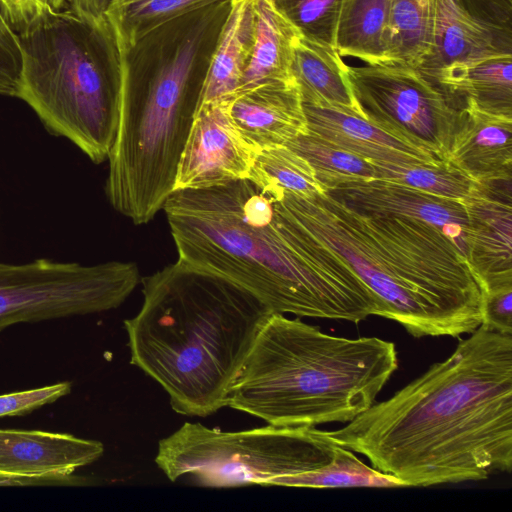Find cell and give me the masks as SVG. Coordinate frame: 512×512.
Here are the masks:
<instances>
[{
  "instance_id": "1",
  "label": "cell",
  "mask_w": 512,
  "mask_h": 512,
  "mask_svg": "<svg viewBox=\"0 0 512 512\" xmlns=\"http://www.w3.org/2000/svg\"><path fill=\"white\" fill-rule=\"evenodd\" d=\"M327 432L406 487L511 472L512 335L480 326L446 360Z\"/></svg>"
},
{
  "instance_id": "2",
  "label": "cell",
  "mask_w": 512,
  "mask_h": 512,
  "mask_svg": "<svg viewBox=\"0 0 512 512\" xmlns=\"http://www.w3.org/2000/svg\"><path fill=\"white\" fill-rule=\"evenodd\" d=\"M163 210L179 260L235 281L273 313L353 323L382 316L378 298L280 193L245 178L176 190Z\"/></svg>"
},
{
  "instance_id": "3",
  "label": "cell",
  "mask_w": 512,
  "mask_h": 512,
  "mask_svg": "<svg viewBox=\"0 0 512 512\" xmlns=\"http://www.w3.org/2000/svg\"><path fill=\"white\" fill-rule=\"evenodd\" d=\"M231 1L170 20L121 53L120 119L105 193L135 225L150 222L174 192L178 162Z\"/></svg>"
},
{
  "instance_id": "4",
  "label": "cell",
  "mask_w": 512,
  "mask_h": 512,
  "mask_svg": "<svg viewBox=\"0 0 512 512\" xmlns=\"http://www.w3.org/2000/svg\"><path fill=\"white\" fill-rule=\"evenodd\" d=\"M140 282L142 307L124 320L130 363L178 414L206 417L227 406L272 310L235 281L179 259Z\"/></svg>"
},
{
  "instance_id": "5",
  "label": "cell",
  "mask_w": 512,
  "mask_h": 512,
  "mask_svg": "<svg viewBox=\"0 0 512 512\" xmlns=\"http://www.w3.org/2000/svg\"><path fill=\"white\" fill-rule=\"evenodd\" d=\"M282 200L378 298L382 317L416 338L459 337L482 324L483 290L456 243L412 217L355 210L325 192Z\"/></svg>"
},
{
  "instance_id": "6",
  "label": "cell",
  "mask_w": 512,
  "mask_h": 512,
  "mask_svg": "<svg viewBox=\"0 0 512 512\" xmlns=\"http://www.w3.org/2000/svg\"><path fill=\"white\" fill-rule=\"evenodd\" d=\"M397 368L393 342L332 336L272 313L227 406L274 426L348 423L375 403Z\"/></svg>"
},
{
  "instance_id": "7",
  "label": "cell",
  "mask_w": 512,
  "mask_h": 512,
  "mask_svg": "<svg viewBox=\"0 0 512 512\" xmlns=\"http://www.w3.org/2000/svg\"><path fill=\"white\" fill-rule=\"evenodd\" d=\"M17 34V97L50 133L73 142L95 164L107 160L122 92V57L107 19L93 23L71 10L50 11Z\"/></svg>"
},
{
  "instance_id": "8",
  "label": "cell",
  "mask_w": 512,
  "mask_h": 512,
  "mask_svg": "<svg viewBox=\"0 0 512 512\" xmlns=\"http://www.w3.org/2000/svg\"><path fill=\"white\" fill-rule=\"evenodd\" d=\"M337 446L316 427L268 424L227 432L185 423L160 440L155 462L173 482L188 475L206 487L270 486L275 478L326 465Z\"/></svg>"
},
{
  "instance_id": "9",
  "label": "cell",
  "mask_w": 512,
  "mask_h": 512,
  "mask_svg": "<svg viewBox=\"0 0 512 512\" xmlns=\"http://www.w3.org/2000/svg\"><path fill=\"white\" fill-rule=\"evenodd\" d=\"M140 280L133 262L85 266L38 259L21 265L0 263V332L17 323L117 308Z\"/></svg>"
},
{
  "instance_id": "10",
  "label": "cell",
  "mask_w": 512,
  "mask_h": 512,
  "mask_svg": "<svg viewBox=\"0 0 512 512\" xmlns=\"http://www.w3.org/2000/svg\"><path fill=\"white\" fill-rule=\"evenodd\" d=\"M347 77L361 116L448 162L464 106L407 66H347Z\"/></svg>"
},
{
  "instance_id": "11",
  "label": "cell",
  "mask_w": 512,
  "mask_h": 512,
  "mask_svg": "<svg viewBox=\"0 0 512 512\" xmlns=\"http://www.w3.org/2000/svg\"><path fill=\"white\" fill-rule=\"evenodd\" d=\"M433 43L417 69L430 81L443 69L512 55V0H432Z\"/></svg>"
},
{
  "instance_id": "12",
  "label": "cell",
  "mask_w": 512,
  "mask_h": 512,
  "mask_svg": "<svg viewBox=\"0 0 512 512\" xmlns=\"http://www.w3.org/2000/svg\"><path fill=\"white\" fill-rule=\"evenodd\" d=\"M257 153L232 121L228 101L203 104L179 159L174 191L248 178Z\"/></svg>"
},
{
  "instance_id": "13",
  "label": "cell",
  "mask_w": 512,
  "mask_h": 512,
  "mask_svg": "<svg viewBox=\"0 0 512 512\" xmlns=\"http://www.w3.org/2000/svg\"><path fill=\"white\" fill-rule=\"evenodd\" d=\"M316 177L327 195L349 208L412 217L438 227L456 243L467 259V214L463 201L429 194L383 178Z\"/></svg>"
},
{
  "instance_id": "14",
  "label": "cell",
  "mask_w": 512,
  "mask_h": 512,
  "mask_svg": "<svg viewBox=\"0 0 512 512\" xmlns=\"http://www.w3.org/2000/svg\"><path fill=\"white\" fill-rule=\"evenodd\" d=\"M511 182H476L463 200L467 260L483 294L512 288Z\"/></svg>"
},
{
  "instance_id": "15",
  "label": "cell",
  "mask_w": 512,
  "mask_h": 512,
  "mask_svg": "<svg viewBox=\"0 0 512 512\" xmlns=\"http://www.w3.org/2000/svg\"><path fill=\"white\" fill-rule=\"evenodd\" d=\"M103 452L101 442L70 434L0 429V476L38 485L73 483L71 474Z\"/></svg>"
},
{
  "instance_id": "16",
  "label": "cell",
  "mask_w": 512,
  "mask_h": 512,
  "mask_svg": "<svg viewBox=\"0 0 512 512\" xmlns=\"http://www.w3.org/2000/svg\"><path fill=\"white\" fill-rule=\"evenodd\" d=\"M228 112L241 135L257 150L286 145L307 131L295 81L267 82L236 93Z\"/></svg>"
},
{
  "instance_id": "17",
  "label": "cell",
  "mask_w": 512,
  "mask_h": 512,
  "mask_svg": "<svg viewBox=\"0 0 512 512\" xmlns=\"http://www.w3.org/2000/svg\"><path fill=\"white\" fill-rule=\"evenodd\" d=\"M307 131L375 163H441L433 154L371 123L356 110L303 103Z\"/></svg>"
},
{
  "instance_id": "18",
  "label": "cell",
  "mask_w": 512,
  "mask_h": 512,
  "mask_svg": "<svg viewBox=\"0 0 512 512\" xmlns=\"http://www.w3.org/2000/svg\"><path fill=\"white\" fill-rule=\"evenodd\" d=\"M448 161L479 183L512 180V118L465 104Z\"/></svg>"
},
{
  "instance_id": "19",
  "label": "cell",
  "mask_w": 512,
  "mask_h": 512,
  "mask_svg": "<svg viewBox=\"0 0 512 512\" xmlns=\"http://www.w3.org/2000/svg\"><path fill=\"white\" fill-rule=\"evenodd\" d=\"M254 35L253 0H232L210 60L199 107L228 101L239 91L251 58Z\"/></svg>"
},
{
  "instance_id": "20",
  "label": "cell",
  "mask_w": 512,
  "mask_h": 512,
  "mask_svg": "<svg viewBox=\"0 0 512 512\" xmlns=\"http://www.w3.org/2000/svg\"><path fill=\"white\" fill-rule=\"evenodd\" d=\"M431 82L460 105L512 118V55L496 56L440 71Z\"/></svg>"
},
{
  "instance_id": "21",
  "label": "cell",
  "mask_w": 512,
  "mask_h": 512,
  "mask_svg": "<svg viewBox=\"0 0 512 512\" xmlns=\"http://www.w3.org/2000/svg\"><path fill=\"white\" fill-rule=\"evenodd\" d=\"M291 74L303 103L357 111L347 65L337 49L300 35L293 47Z\"/></svg>"
},
{
  "instance_id": "22",
  "label": "cell",
  "mask_w": 512,
  "mask_h": 512,
  "mask_svg": "<svg viewBox=\"0 0 512 512\" xmlns=\"http://www.w3.org/2000/svg\"><path fill=\"white\" fill-rule=\"evenodd\" d=\"M253 8L254 44L238 92L267 82L294 81L293 47L301 34L278 10L274 0H253Z\"/></svg>"
},
{
  "instance_id": "23",
  "label": "cell",
  "mask_w": 512,
  "mask_h": 512,
  "mask_svg": "<svg viewBox=\"0 0 512 512\" xmlns=\"http://www.w3.org/2000/svg\"><path fill=\"white\" fill-rule=\"evenodd\" d=\"M432 0H389L385 55L389 65L418 69L433 43Z\"/></svg>"
},
{
  "instance_id": "24",
  "label": "cell",
  "mask_w": 512,
  "mask_h": 512,
  "mask_svg": "<svg viewBox=\"0 0 512 512\" xmlns=\"http://www.w3.org/2000/svg\"><path fill=\"white\" fill-rule=\"evenodd\" d=\"M388 7L389 0H344L336 32L340 56L368 65H389L385 55Z\"/></svg>"
},
{
  "instance_id": "25",
  "label": "cell",
  "mask_w": 512,
  "mask_h": 512,
  "mask_svg": "<svg viewBox=\"0 0 512 512\" xmlns=\"http://www.w3.org/2000/svg\"><path fill=\"white\" fill-rule=\"evenodd\" d=\"M222 1L229 0H112L106 19L123 53L158 26Z\"/></svg>"
},
{
  "instance_id": "26",
  "label": "cell",
  "mask_w": 512,
  "mask_h": 512,
  "mask_svg": "<svg viewBox=\"0 0 512 512\" xmlns=\"http://www.w3.org/2000/svg\"><path fill=\"white\" fill-rule=\"evenodd\" d=\"M270 486L296 488H399L406 484L397 477L364 464L354 452L337 446L332 460L308 472L275 478Z\"/></svg>"
},
{
  "instance_id": "27",
  "label": "cell",
  "mask_w": 512,
  "mask_h": 512,
  "mask_svg": "<svg viewBox=\"0 0 512 512\" xmlns=\"http://www.w3.org/2000/svg\"><path fill=\"white\" fill-rule=\"evenodd\" d=\"M248 179L264 191L309 196L324 192L308 161L287 145L258 151Z\"/></svg>"
},
{
  "instance_id": "28",
  "label": "cell",
  "mask_w": 512,
  "mask_h": 512,
  "mask_svg": "<svg viewBox=\"0 0 512 512\" xmlns=\"http://www.w3.org/2000/svg\"><path fill=\"white\" fill-rule=\"evenodd\" d=\"M372 163L376 170V178L391 180L453 200L463 201L476 184V181L449 161L428 165Z\"/></svg>"
},
{
  "instance_id": "29",
  "label": "cell",
  "mask_w": 512,
  "mask_h": 512,
  "mask_svg": "<svg viewBox=\"0 0 512 512\" xmlns=\"http://www.w3.org/2000/svg\"><path fill=\"white\" fill-rule=\"evenodd\" d=\"M313 167L316 176L345 175L376 178L373 163L308 131L286 144Z\"/></svg>"
},
{
  "instance_id": "30",
  "label": "cell",
  "mask_w": 512,
  "mask_h": 512,
  "mask_svg": "<svg viewBox=\"0 0 512 512\" xmlns=\"http://www.w3.org/2000/svg\"><path fill=\"white\" fill-rule=\"evenodd\" d=\"M344 0H274L301 36L336 49V32Z\"/></svg>"
},
{
  "instance_id": "31",
  "label": "cell",
  "mask_w": 512,
  "mask_h": 512,
  "mask_svg": "<svg viewBox=\"0 0 512 512\" xmlns=\"http://www.w3.org/2000/svg\"><path fill=\"white\" fill-rule=\"evenodd\" d=\"M70 391V382H60L41 388L0 395V418L29 414L46 404L57 401L69 394Z\"/></svg>"
},
{
  "instance_id": "32",
  "label": "cell",
  "mask_w": 512,
  "mask_h": 512,
  "mask_svg": "<svg viewBox=\"0 0 512 512\" xmlns=\"http://www.w3.org/2000/svg\"><path fill=\"white\" fill-rule=\"evenodd\" d=\"M481 326L493 332L512 335V288L483 294Z\"/></svg>"
},
{
  "instance_id": "33",
  "label": "cell",
  "mask_w": 512,
  "mask_h": 512,
  "mask_svg": "<svg viewBox=\"0 0 512 512\" xmlns=\"http://www.w3.org/2000/svg\"><path fill=\"white\" fill-rule=\"evenodd\" d=\"M0 7L11 27L18 33L53 11L49 0H0Z\"/></svg>"
},
{
  "instance_id": "34",
  "label": "cell",
  "mask_w": 512,
  "mask_h": 512,
  "mask_svg": "<svg viewBox=\"0 0 512 512\" xmlns=\"http://www.w3.org/2000/svg\"><path fill=\"white\" fill-rule=\"evenodd\" d=\"M0 59H2L8 68L16 75L19 72L21 64V53L18 40V34L9 24L0 7Z\"/></svg>"
},
{
  "instance_id": "35",
  "label": "cell",
  "mask_w": 512,
  "mask_h": 512,
  "mask_svg": "<svg viewBox=\"0 0 512 512\" xmlns=\"http://www.w3.org/2000/svg\"><path fill=\"white\" fill-rule=\"evenodd\" d=\"M70 10L80 18L98 23L106 19V12L112 0H67Z\"/></svg>"
},
{
  "instance_id": "36",
  "label": "cell",
  "mask_w": 512,
  "mask_h": 512,
  "mask_svg": "<svg viewBox=\"0 0 512 512\" xmlns=\"http://www.w3.org/2000/svg\"><path fill=\"white\" fill-rule=\"evenodd\" d=\"M26 485H37V484L30 480L0 476V486H26Z\"/></svg>"
}]
</instances>
